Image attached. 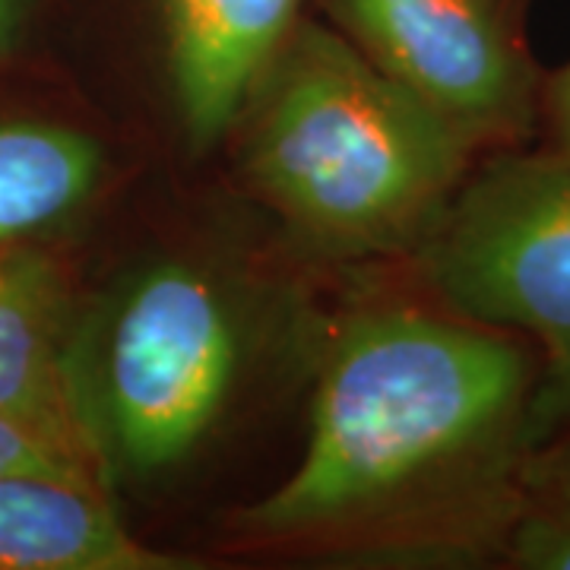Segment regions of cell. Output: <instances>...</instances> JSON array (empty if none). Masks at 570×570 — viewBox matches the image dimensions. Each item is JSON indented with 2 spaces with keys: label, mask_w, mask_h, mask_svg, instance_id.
<instances>
[{
  "label": "cell",
  "mask_w": 570,
  "mask_h": 570,
  "mask_svg": "<svg viewBox=\"0 0 570 570\" xmlns=\"http://www.w3.org/2000/svg\"><path fill=\"white\" fill-rule=\"evenodd\" d=\"M425 292L539 355L532 441L570 425V163L551 149L482 156L412 257Z\"/></svg>",
  "instance_id": "4"
},
{
  "label": "cell",
  "mask_w": 570,
  "mask_h": 570,
  "mask_svg": "<svg viewBox=\"0 0 570 570\" xmlns=\"http://www.w3.org/2000/svg\"><path fill=\"white\" fill-rule=\"evenodd\" d=\"M228 142L247 190L326 264L415 257L482 159L340 32L298 20Z\"/></svg>",
  "instance_id": "3"
},
{
  "label": "cell",
  "mask_w": 570,
  "mask_h": 570,
  "mask_svg": "<svg viewBox=\"0 0 570 570\" xmlns=\"http://www.w3.org/2000/svg\"><path fill=\"white\" fill-rule=\"evenodd\" d=\"M539 127L546 130V149L570 163V63L542 80Z\"/></svg>",
  "instance_id": "12"
},
{
  "label": "cell",
  "mask_w": 570,
  "mask_h": 570,
  "mask_svg": "<svg viewBox=\"0 0 570 570\" xmlns=\"http://www.w3.org/2000/svg\"><path fill=\"white\" fill-rule=\"evenodd\" d=\"M336 29L479 153L539 130L542 80L501 0H326Z\"/></svg>",
  "instance_id": "5"
},
{
  "label": "cell",
  "mask_w": 570,
  "mask_h": 570,
  "mask_svg": "<svg viewBox=\"0 0 570 570\" xmlns=\"http://www.w3.org/2000/svg\"><path fill=\"white\" fill-rule=\"evenodd\" d=\"M39 0H0V67L20 51Z\"/></svg>",
  "instance_id": "13"
},
{
  "label": "cell",
  "mask_w": 570,
  "mask_h": 570,
  "mask_svg": "<svg viewBox=\"0 0 570 570\" xmlns=\"http://www.w3.org/2000/svg\"><path fill=\"white\" fill-rule=\"evenodd\" d=\"M535 348L412 298L330 326L298 466L223 527V551L321 568L504 564L532 450Z\"/></svg>",
  "instance_id": "1"
},
{
  "label": "cell",
  "mask_w": 570,
  "mask_h": 570,
  "mask_svg": "<svg viewBox=\"0 0 570 570\" xmlns=\"http://www.w3.org/2000/svg\"><path fill=\"white\" fill-rule=\"evenodd\" d=\"M501 568L570 570V425L532 444Z\"/></svg>",
  "instance_id": "10"
},
{
  "label": "cell",
  "mask_w": 570,
  "mask_h": 570,
  "mask_svg": "<svg viewBox=\"0 0 570 570\" xmlns=\"http://www.w3.org/2000/svg\"><path fill=\"white\" fill-rule=\"evenodd\" d=\"M105 181V149L70 124L0 121V247L41 242L77 219Z\"/></svg>",
  "instance_id": "9"
},
{
  "label": "cell",
  "mask_w": 570,
  "mask_h": 570,
  "mask_svg": "<svg viewBox=\"0 0 570 570\" xmlns=\"http://www.w3.org/2000/svg\"><path fill=\"white\" fill-rule=\"evenodd\" d=\"M124 523L102 482L70 472L0 475V570H197Z\"/></svg>",
  "instance_id": "8"
},
{
  "label": "cell",
  "mask_w": 570,
  "mask_h": 570,
  "mask_svg": "<svg viewBox=\"0 0 570 570\" xmlns=\"http://www.w3.org/2000/svg\"><path fill=\"white\" fill-rule=\"evenodd\" d=\"M159 51L184 149L228 142L242 108L298 26L302 0H159Z\"/></svg>",
  "instance_id": "7"
},
{
  "label": "cell",
  "mask_w": 570,
  "mask_h": 570,
  "mask_svg": "<svg viewBox=\"0 0 570 570\" xmlns=\"http://www.w3.org/2000/svg\"><path fill=\"white\" fill-rule=\"evenodd\" d=\"M10 472H70V475L96 479L92 472L70 463L58 450H51L48 444L36 441L32 434L0 419V475H10Z\"/></svg>",
  "instance_id": "11"
},
{
  "label": "cell",
  "mask_w": 570,
  "mask_h": 570,
  "mask_svg": "<svg viewBox=\"0 0 570 570\" xmlns=\"http://www.w3.org/2000/svg\"><path fill=\"white\" fill-rule=\"evenodd\" d=\"M298 336V302L204 247L127 264L80 302L70 387L105 489H159L245 415Z\"/></svg>",
  "instance_id": "2"
},
{
  "label": "cell",
  "mask_w": 570,
  "mask_h": 570,
  "mask_svg": "<svg viewBox=\"0 0 570 570\" xmlns=\"http://www.w3.org/2000/svg\"><path fill=\"white\" fill-rule=\"evenodd\" d=\"M77 314L80 295L58 254L41 242L0 247V419L99 479L70 387Z\"/></svg>",
  "instance_id": "6"
}]
</instances>
